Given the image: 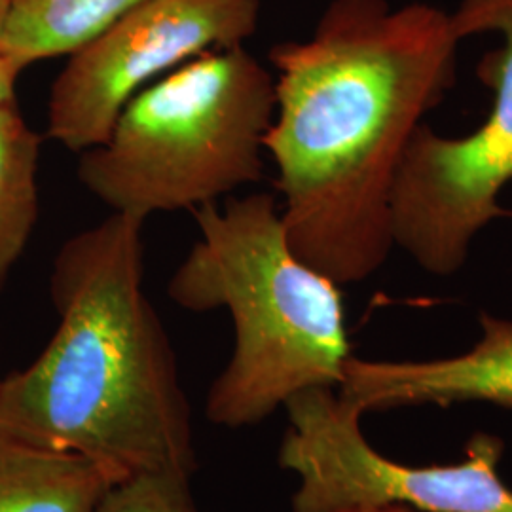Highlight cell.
Masks as SVG:
<instances>
[{
	"label": "cell",
	"mask_w": 512,
	"mask_h": 512,
	"mask_svg": "<svg viewBox=\"0 0 512 512\" xmlns=\"http://www.w3.org/2000/svg\"><path fill=\"white\" fill-rule=\"evenodd\" d=\"M450 14L429 4L334 0L315 33L270 52L275 112L264 150L296 255L336 285L391 255V196L423 118L456 84Z\"/></svg>",
	"instance_id": "obj_1"
},
{
	"label": "cell",
	"mask_w": 512,
	"mask_h": 512,
	"mask_svg": "<svg viewBox=\"0 0 512 512\" xmlns=\"http://www.w3.org/2000/svg\"><path fill=\"white\" fill-rule=\"evenodd\" d=\"M112 213L69 239L50 279L59 325L0 380V437L90 459L112 484L192 478L196 446L177 355L148 300L143 228Z\"/></svg>",
	"instance_id": "obj_2"
},
{
	"label": "cell",
	"mask_w": 512,
	"mask_h": 512,
	"mask_svg": "<svg viewBox=\"0 0 512 512\" xmlns=\"http://www.w3.org/2000/svg\"><path fill=\"white\" fill-rule=\"evenodd\" d=\"M200 241L169 281L184 310L224 308L230 361L209 387L211 423L241 429L315 387L338 389L348 363L346 311L330 277L296 255L274 194L196 209Z\"/></svg>",
	"instance_id": "obj_3"
},
{
	"label": "cell",
	"mask_w": 512,
	"mask_h": 512,
	"mask_svg": "<svg viewBox=\"0 0 512 512\" xmlns=\"http://www.w3.org/2000/svg\"><path fill=\"white\" fill-rule=\"evenodd\" d=\"M275 78L245 46L190 59L137 93L78 181L112 213L196 211L264 175Z\"/></svg>",
	"instance_id": "obj_4"
},
{
	"label": "cell",
	"mask_w": 512,
	"mask_h": 512,
	"mask_svg": "<svg viewBox=\"0 0 512 512\" xmlns=\"http://www.w3.org/2000/svg\"><path fill=\"white\" fill-rule=\"evenodd\" d=\"M459 40L499 33L503 46L482 57L480 82L492 93L484 122L463 137H444L425 122L412 135L391 196L395 247L433 275H454L476 236L512 217L499 196L512 183V0H463L450 14Z\"/></svg>",
	"instance_id": "obj_5"
},
{
	"label": "cell",
	"mask_w": 512,
	"mask_h": 512,
	"mask_svg": "<svg viewBox=\"0 0 512 512\" xmlns=\"http://www.w3.org/2000/svg\"><path fill=\"white\" fill-rule=\"evenodd\" d=\"M285 408L289 429L279 446V465L298 478L293 512L380 505L416 512H512V490L499 475L505 446L495 435H475L459 463L408 465L372 448L363 414L336 389H306Z\"/></svg>",
	"instance_id": "obj_6"
},
{
	"label": "cell",
	"mask_w": 512,
	"mask_h": 512,
	"mask_svg": "<svg viewBox=\"0 0 512 512\" xmlns=\"http://www.w3.org/2000/svg\"><path fill=\"white\" fill-rule=\"evenodd\" d=\"M260 0H145L73 52L48 101V137L73 152L101 145L139 92L194 57L243 46Z\"/></svg>",
	"instance_id": "obj_7"
},
{
	"label": "cell",
	"mask_w": 512,
	"mask_h": 512,
	"mask_svg": "<svg viewBox=\"0 0 512 512\" xmlns=\"http://www.w3.org/2000/svg\"><path fill=\"white\" fill-rule=\"evenodd\" d=\"M480 340L452 357L368 361L349 357L338 395L366 412L488 403L512 410V321L482 311Z\"/></svg>",
	"instance_id": "obj_8"
},
{
	"label": "cell",
	"mask_w": 512,
	"mask_h": 512,
	"mask_svg": "<svg viewBox=\"0 0 512 512\" xmlns=\"http://www.w3.org/2000/svg\"><path fill=\"white\" fill-rule=\"evenodd\" d=\"M112 486L90 459L0 437V512H95Z\"/></svg>",
	"instance_id": "obj_9"
},
{
	"label": "cell",
	"mask_w": 512,
	"mask_h": 512,
	"mask_svg": "<svg viewBox=\"0 0 512 512\" xmlns=\"http://www.w3.org/2000/svg\"><path fill=\"white\" fill-rule=\"evenodd\" d=\"M145 0H8L0 21V52L25 69L71 55Z\"/></svg>",
	"instance_id": "obj_10"
},
{
	"label": "cell",
	"mask_w": 512,
	"mask_h": 512,
	"mask_svg": "<svg viewBox=\"0 0 512 512\" xmlns=\"http://www.w3.org/2000/svg\"><path fill=\"white\" fill-rule=\"evenodd\" d=\"M40 148L16 103L0 107V291L37 224Z\"/></svg>",
	"instance_id": "obj_11"
},
{
	"label": "cell",
	"mask_w": 512,
	"mask_h": 512,
	"mask_svg": "<svg viewBox=\"0 0 512 512\" xmlns=\"http://www.w3.org/2000/svg\"><path fill=\"white\" fill-rule=\"evenodd\" d=\"M95 512H198L190 478L143 475L114 484Z\"/></svg>",
	"instance_id": "obj_12"
},
{
	"label": "cell",
	"mask_w": 512,
	"mask_h": 512,
	"mask_svg": "<svg viewBox=\"0 0 512 512\" xmlns=\"http://www.w3.org/2000/svg\"><path fill=\"white\" fill-rule=\"evenodd\" d=\"M25 67L4 52H0V107L16 103V82Z\"/></svg>",
	"instance_id": "obj_13"
},
{
	"label": "cell",
	"mask_w": 512,
	"mask_h": 512,
	"mask_svg": "<svg viewBox=\"0 0 512 512\" xmlns=\"http://www.w3.org/2000/svg\"><path fill=\"white\" fill-rule=\"evenodd\" d=\"M340 512H416L406 509V507H399V505H380V507H355V509H348V511Z\"/></svg>",
	"instance_id": "obj_14"
},
{
	"label": "cell",
	"mask_w": 512,
	"mask_h": 512,
	"mask_svg": "<svg viewBox=\"0 0 512 512\" xmlns=\"http://www.w3.org/2000/svg\"><path fill=\"white\" fill-rule=\"evenodd\" d=\"M8 8V0H0V21L4 18V12Z\"/></svg>",
	"instance_id": "obj_15"
}]
</instances>
